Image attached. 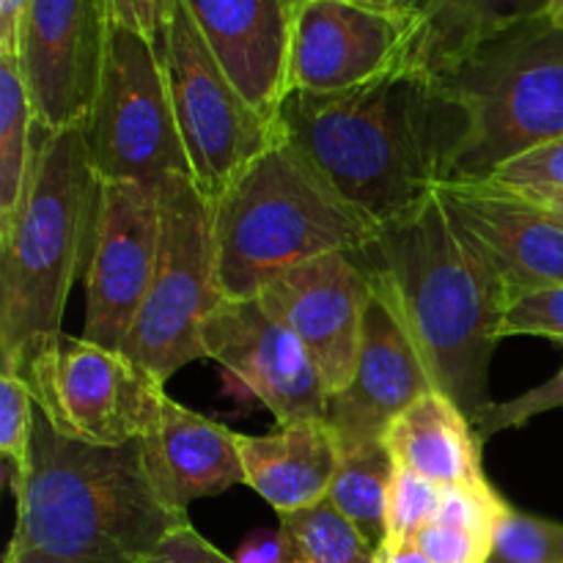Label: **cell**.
I'll use <instances>...</instances> for the list:
<instances>
[{
	"label": "cell",
	"mask_w": 563,
	"mask_h": 563,
	"mask_svg": "<svg viewBox=\"0 0 563 563\" xmlns=\"http://www.w3.org/2000/svg\"><path fill=\"white\" fill-rule=\"evenodd\" d=\"M438 80L473 115L454 179H487L517 154L563 135V25L548 16L484 44Z\"/></svg>",
	"instance_id": "8992f818"
},
{
	"label": "cell",
	"mask_w": 563,
	"mask_h": 563,
	"mask_svg": "<svg viewBox=\"0 0 563 563\" xmlns=\"http://www.w3.org/2000/svg\"><path fill=\"white\" fill-rule=\"evenodd\" d=\"M99 185L82 121L58 132L36 124L25 198L9 229L0 231L3 368L20 372L38 344L64 333L71 286L88 267Z\"/></svg>",
	"instance_id": "277c9868"
},
{
	"label": "cell",
	"mask_w": 563,
	"mask_h": 563,
	"mask_svg": "<svg viewBox=\"0 0 563 563\" xmlns=\"http://www.w3.org/2000/svg\"><path fill=\"white\" fill-rule=\"evenodd\" d=\"M163 58L192 181L214 203L245 165L278 141L284 124L236 91L179 0Z\"/></svg>",
	"instance_id": "30bf717a"
},
{
	"label": "cell",
	"mask_w": 563,
	"mask_h": 563,
	"mask_svg": "<svg viewBox=\"0 0 563 563\" xmlns=\"http://www.w3.org/2000/svg\"><path fill=\"white\" fill-rule=\"evenodd\" d=\"M36 157V110L20 58L0 53V231L25 198Z\"/></svg>",
	"instance_id": "cb8c5ba5"
},
{
	"label": "cell",
	"mask_w": 563,
	"mask_h": 563,
	"mask_svg": "<svg viewBox=\"0 0 563 563\" xmlns=\"http://www.w3.org/2000/svg\"><path fill=\"white\" fill-rule=\"evenodd\" d=\"M550 5L553 0H401L410 31L405 71L445 77L484 44L548 16Z\"/></svg>",
	"instance_id": "44dd1931"
},
{
	"label": "cell",
	"mask_w": 563,
	"mask_h": 563,
	"mask_svg": "<svg viewBox=\"0 0 563 563\" xmlns=\"http://www.w3.org/2000/svg\"><path fill=\"white\" fill-rule=\"evenodd\" d=\"M434 196L456 236L504 286L509 306L563 286V223L537 201L493 179H449Z\"/></svg>",
	"instance_id": "7c38bea8"
},
{
	"label": "cell",
	"mask_w": 563,
	"mask_h": 563,
	"mask_svg": "<svg viewBox=\"0 0 563 563\" xmlns=\"http://www.w3.org/2000/svg\"><path fill=\"white\" fill-rule=\"evenodd\" d=\"M146 563H236V561L220 553L218 548H212V544H209L207 539L190 526V520H187L163 539V544L154 550V555Z\"/></svg>",
	"instance_id": "e575fe53"
},
{
	"label": "cell",
	"mask_w": 563,
	"mask_h": 563,
	"mask_svg": "<svg viewBox=\"0 0 563 563\" xmlns=\"http://www.w3.org/2000/svg\"><path fill=\"white\" fill-rule=\"evenodd\" d=\"M278 520L295 563H377V550L328 498Z\"/></svg>",
	"instance_id": "d4e9b609"
},
{
	"label": "cell",
	"mask_w": 563,
	"mask_h": 563,
	"mask_svg": "<svg viewBox=\"0 0 563 563\" xmlns=\"http://www.w3.org/2000/svg\"><path fill=\"white\" fill-rule=\"evenodd\" d=\"M31 0H0V53L16 55L20 49V27Z\"/></svg>",
	"instance_id": "8d00e7d4"
},
{
	"label": "cell",
	"mask_w": 563,
	"mask_h": 563,
	"mask_svg": "<svg viewBox=\"0 0 563 563\" xmlns=\"http://www.w3.org/2000/svg\"><path fill=\"white\" fill-rule=\"evenodd\" d=\"M487 563H563V522L511 509L498 526Z\"/></svg>",
	"instance_id": "4316f807"
},
{
	"label": "cell",
	"mask_w": 563,
	"mask_h": 563,
	"mask_svg": "<svg viewBox=\"0 0 563 563\" xmlns=\"http://www.w3.org/2000/svg\"><path fill=\"white\" fill-rule=\"evenodd\" d=\"M394 456L385 440L341 443V462L330 484L328 500L366 537L374 550L388 531V489Z\"/></svg>",
	"instance_id": "603a6c76"
},
{
	"label": "cell",
	"mask_w": 563,
	"mask_h": 563,
	"mask_svg": "<svg viewBox=\"0 0 563 563\" xmlns=\"http://www.w3.org/2000/svg\"><path fill=\"white\" fill-rule=\"evenodd\" d=\"M352 3L366 5V9H374V11H385V14H396L401 0H352Z\"/></svg>",
	"instance_id": "ab89813d"
},
{
	"label": "cell",
	"mask_w": 563,
	"mask_h": 563,
	"mask_svg": "<svg viewBox=\"0 0 563 563\" xmlns=\"http://www.w3.org/2000/svg\"><path fill=\"white\" fill-rule=\"evenodd\" d=\"M372 297V284L355 256L328 253L280 273L256 300L302 341L333 396L355 372Z\"/></svg>",
	"instance_id": "9a60e30c"
},
{
	"label": "cell",
	"mask_w": 563,
	"mask_h": 563,
	"mask_svg": "<svg viewBox=\"0 0 563 563\" xmlns=\"http://www.w3.org/2000/svg\"><path fill=\"white\" fill-rule=\"evenodd\" d=\"M531 201H537L539 207L544 209V212L553 214L559 223H563V192L561 196H548V198H531Z\"/></svg>",
	"instance_id": "f35d334b"
},
{
	"label": "cell",
	"mask_w": 563,
	"mask_h": 563,
	"mask_svg": "<svg viewBox=\"0 0 563 563\" xmlns=\"http://www.w3.org/2000/svg\"><path fill=\"white\" fill-rule=\"evenodd\" d=\"M236 563H295L289 542L278 531H267V528H258L251 537H245L240 542L234 553Z\"/></svg>",
	"instance_id": "d590c367"
},
{
	"label": "cell",
	"mask_w": 563,
	"mask_h": 563,
	"mask_svg": "<svg viewBox=\"0 0 563 563\" xmlns=\"http://www.w3.org/2000/svg\"><path fill=\"white\" fill-rule=\"evenodd\" d=\"M495 185H504L509 190L528 198H548L563 192V135L555 141L542 143L526 154H517L509 163L495 168Z\"/></svg>",
	"instance_id": "f546056e"
},
{
	"label": "cell",
	"mask_w": 563,
	"mask_h": 563,
	"mask_svg": "<svg viewBox=\"0 0 563 563\" xmlns=\"http://www.w3.org/2000/svg\"><path fill=\"white\" fill-rule=\"evenodd\" d=\"M33 429H36V401L31 388L14 368H0V454L11 487L25 473Z\"/></svg>",
	"instance_id": "484cf974"
},
{
	"label": "cell",
	"mask_w": 563,
	"mask_h": 563,
	"mask_svg": "<svg viewBox=\"0 0 563 563\" xmlns=\"http://www.w3.org/2000/svg\"><path fill=\"white\" fill-rule=\"evenodd\" d=\"M163 240V185L104 181L82 275V339L124 352L126 335L152 286Z\"/></svg>",
	"instance_id": "8fae6325"
},
{
	"label": "cell",
	"mask_w": 563,
	"mask_h": 563,
	"mask_svg": "<svg viewBox=\"0 0 563 563\" xmlns=\"http://www.w3.org/2000/svg\"><path fill=\"white\" fill-rule=\"evenodd\" d=\"M377 563H432V561H429V555L418 548L416 539H407V542L379 544Z\"/></svg>",
	"instance_id": "74e56055"
},
{
	"label": "cell",
	"mask_w": 563,
	"mask_h": 563,
	"mask_svg": "<svg viewBox=\"0 0 563 563\" xmlns=\"http://www.w3.org/2000/svg\"><path fill=\"white\" fill-rule=\"evenodd\" d=\"M16 374L60 438L104 449L141 438L165 396L124 352L66 333L38 344Z\"/></svg>",
	"instance_id": "9c48e42d"
},
{
	"label": "cell",
	"mask_w": 563,
	"mask_h": 563,
	"mask_svg": "<svg viewBox=\"0 0 563 563\" xmlns=\"http://www.w3.org/2000/svg\"><path fill=\"white\" fill-rule=\"evenodd\" d=\"M405 16L352 0H297L289 93H335L405 71Z\"/></svg>",
	"instance_id": "2e32d148"
},
{
	"label": "cell",
	"mask_w": 563,
	"mask_h": 563,
	"mask_svg": "<svg viewBox=\"0 0 563 563\" xmlns=\"http://www.w3.org/2000/svg\"><path fill=\"white\" fill-rule=\"evenodd\" d=\"M108 0H31L20 27V69L36 124L47 132L86 121L108 55Z\"/></svg>",
	"instance_id": "4fadbf2b"
},
{
	"label": "cell",
	"mask_w": 563,
	"mask_h": 563,
	"mask_svg": "<svg viewBox=\"0 0 563 563\" xmlns=\"http://www.w3.org/2000/svg\"><path fill=\"white\" fill-rule=\"evenodd\" d=\"M352 256L396 308L434 388L476 427L489 405V363L509 311L498 278L456 236L438 196L377 229Z\"/></svg>",
	"instance_id": "7a4b0ae2"
},
{
	"label": "cell",
	"mask_w": 563,
	"mask_h": 563,
	"mask_svg": "<svg viewBox=\"0 0 563 563\" xmlns=\"http://www.w3.org/2000/svg\"><path fill=\"white\" fill-rule=\"evenodd\" d=\"M445 487L396 465L388 489V531L385 542H407L416 539L443 504Z\"/></svg>",
	"instance_id": "83f0119b"
},
{
	"label": "cell",
	"mask_w": 563,
	"mask_h": 563,
	"mask_svg": "<svg viewBox=\"0 0 563 563\" xmlns=\"http://www.w3.org/2000/svg\"><path fill=\"white\" fill-rule=\"evenodd\" d=\"M509 511L511 506L489 484H482V487H454L445 489L443 504H440V511L434 515L432 522L460 528V531L471 533V537H476L478 542H484L493 550L495 533H498V526Z\"/></svg>",
	"instance_id": "f1b7e54d"
},
{
	"label": "cell",
	"mask_w": 563,
	"mask_h": 563,
	"mask_svg": "<svg viewBox=\"0 0 563 563\" xmlns=\"http://www.w3.org/2000/svg\"><path fill=\"white\" fill-rule=\"evenodd\" d=\"M482 443L471 418L440 390L407 407L385 434L396 465L445 489L489 484L482 471Z\"/></svg>",
	"instance_id": "7402d4cb"
},
{
	"label": "cell",
	"mask_w": 563,
	"mask_h": 563,
	"mask_svg": "<svg viewBox=\"0 0 563 563\" xmlns=\"http://www.w3.org/2000/svg\"><path fill=\"white\" fill-rule=\"evenodd\" d=\"M16 526L3 563H146L187 522L159 498L141 438L86 445L36 410L25 473L14 484Z\"/></svg>",
	"instance_id": "3957f363"
},
{
	"label": "cell",
	"mask_w": 563,
	"mask_h": 563,
	"mask_svg": "<svg viewBox=\"0 0 563 563\" xmlns=\"http://www.w3.org/2000/svg\"><path fill=\"white\" fill-rule=\"evenodd\" d=\"M82 135L104 181L165 185L170 176H192L170 102L165 58L146 36L119 22L110 31Z\"/></svg>",
	"instance_id": "ba28073f"
},
{
	"label": "cell",
	"mask_w": 563,
	"mask_h": 563,
	"mask_svg": "<svg viewBox=\"0 0 563 563\" xmlns=\"http://www.w3.org/2000/svg\"><path fill=\"white\" fill-rule=\"evenodd\" d=\"M245 484L278 515L308 509L330 495L341 443L328 418L278 423L267 434H236Z\"/></svg>",
	"instance_id": "ffe728a7"
},
{
	"label": "cell",
	"mask_w": 563,
	"mask_h": 563,
	"mask_svg": "<svg viewBox=\"0 0 563 563\" xmlns=\"http://www.w3.org/2000/svg\"><path fill=\"white\" fill-rule=\"evenodd\" d=\"M548 20L553 22V25H563V0H553Z\"/></svg>",
	"instance_id": "60d3db41"
},
{
	"label": "cell",
	"mask_w": 563,
	"mask_h": 563,
	"mask_svg": "<svg viewBox=\"0 0 563 563\" xmlns=\"http://www.w3.org/2000/svg\"><path fill=\"white\" fill-rule=\"evenodd\" d=\"M286 137L346 207L383 229L432 201L473 135L471 108L423 71H394L335 93L291 91Z\"/></svg>",
	"instance_id": "6da1fadb"
},
{
	"label": "cell",
	"mask_w": 563,
	"mask_h": 563,
	"mask_svg": "<svg viewBox=\"0 0 563 563\" xmlns=\"http://www.w3.org/2000/svg\"><path fill=\"white\" fill-rule=\"evenodd\" d=\"M108 3L113 22L146 36L159 49V55H165L176 0H108Z\"/></svg>",
	"instance_id": "d6a6232c"
},
{
	"label": "cell",
	"mask_w": 563,
	"mask_h": 563,
	"mask_svg": "<svg viewBox=\"0 0 563 563\" xmlns=\"http://www.w3.org/2000/svg\"><path fill=\"white\" fill-rule=\"evenodd\" d=\"M372 291L355 372L346 388L328 399V421L339 443L385 440L407 407L438 390L396 308Z\"/></svg>",
	"instance_id": "e0dca14e"
},
{
	"label": "cell",
	"mask_w": 563,
	"mask_h": 563,
	"mask_svg": "<svg viewBox=\"0 0 563 563\" xmlns=\"http://www.w3.org/2000/svg\"><path fill=\"white\" fill-rule=\"evenodd\" d=\"M236 91L278 121L289 97L297 0H179Z\"/></svg>",
	"instance_id": "ac0fdd59"
},
{
	"label": "cell",
	"mask_w": 563,
	"mask_h": 563,
	"mask_svg": "<svg viewBox=\"0 0 563 563\" xmlns=\"http://www.w3.org/2000/svg\"><path fill=\"white\" fill-rule=\"evenodd\" d=\"M416 542L432 563H487L489 559L487 544L443 522H429Z\"/></svg>",
	"instance_id": "836d02e7"
},
{
	"label": "cell",
	"mask_w": 563,
	"mask_h": 563,
	"mask_svg": "<svg viewBox=\"0 0 563 563\" xmlns=\"http://www.w3.org/2000/svg\"><path fill=\"white\" fill-rule=\"evenodd\" d=\"M212 234L223 297L256 300L286 269L328 253H357L377 229L280 132L212 203Z\"/></svg>",
	"instance_id": "5b68a950"
},
{
	"label": "cell",
	"mask_w": 563,
	"mask_h": 563,
	"mask_svg": "<svg viewBox=\"0 0 563 563\" xmlns=\"http://www.w3.org/2000/svg\"><path fill=\"white\" fill-rule=\"evenodd\" d=\"M220 302L212 203L192 176H170L163 185L157 269L126 335L124 355L165 385L187 363L207 357L203 328Z\"/></svg>",
	"instance_id": "52a82bcc"
},
{
	"label": "cell",
	"mask_w": 563,
	"mask_h": 563,
	"mask_svg": "<svg viewBox=\"0 0 563 563\" xmlns=\"http://www.w3.org/2000/svg\"><path fill=\"white\" fill-rule=\"evenodd\" d=\"M203 350L242 396L273 412L275 423L328 418L330 390L317 363L258 300L223 297L203 328Z\"/></svg>",
	"instance_id": "5bb4252c"
},
{
	"label": "cell",
	"mask_w": 563,
	"mask_h": 563,
	"mask_svg": "<svg viewBox=\"0 0 563 563\" xmlns=\"http://www.w3.org/2000/svg\"><path fill=\"white\" fill-rule=\"evenodd\" d=\"M141 449L159 498L185 515L192 500L245 484L236 434L170 396H163L148 418Z\"/></svg>",
	"instance_id": "d6986e66"
},
{
	"label": "cell",
	"mask_w": 563,
	"mask_h": 563,
	"mask_svg": "<svg viewBox=\"0 0 563 563\" xmlns=\"http://www.w3.org/2000/svg\"><path fill=\"white\" fill-rule=\"evenodd\" d=\"M563 407V366L548 383L537 385V388L526 390V394L515 396L509 401H489L484 412L476 421V432L482 440L495 438L506 429L526 427L533 418L544 416L550 410H561Z\"/></svg>",
	"instance_id": "4dcf8cb0"
},
{
	"label": "cell",
	"mask_w": 563,
	"mask_h": 563,
	"mask_svg": "<svg viewBox=\"0 0 563 563\" xmlns=\"http://www.w3.org/2000/svg\"><path fill=\"white\" fill-rule=\"evenodd\" d=\"M511 335H539L563 344V286L522 295L509 306L500 328V339Z\"/></svg>",
	"instance_id": "1f68e13d"
}]
</instances>
